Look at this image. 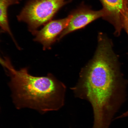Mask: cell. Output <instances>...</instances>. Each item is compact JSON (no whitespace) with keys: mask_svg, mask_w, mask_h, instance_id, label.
I'll return each instance as SVG.
<instances>
[{"mask_svg":"<svg viewBox=\"0 0 128 128\" xmlns=\"http://www.w3.org/2000/svg\"><path fill=\"white\" fill-rule=\"evenodd\" d=\"M116 58L111 42L98 34L93 56L81 69L78 82L71 88L76 97L90 102L93 110L92 128H109L124 103V92L117 83Z\"/></svg>","mask_w":128,"mask_h":128,"instance_id":"obj_1","label":"cell"},{"mask_svg":"<svg viewBox=\"0 0 128 128\" xmlns=\"http://www.w3.org/2000/svg\"><path fill=\"white\" fill-rule=\"evenodd\" d=\"M10 84L19 97L28 102L40 103L45 110H57L64 104L66 87L64 84L49 74L35 76L28 69L9 70Z\"/></svg>","mask_w":128,"mask_h":128,"instance_id":"obj_2","label":"cell"},{"mask_svg":"<svg viewBox=\"0 0 128 128\" xmlns=\"http://www.w3.org/2000/svg\"><path fill=\"white\" fill-rule=\"evenodd\" d=\"M68 2L66 0H30L17 16L18 20L28 24L29 30L34 34Z\"/></svg>","mask_w":128,"mask_h":128,"instance_id":"obj_3","label":"cell"},{"mask_svg":"<svg viewBox=\"0 0 128 128\" xmlns=\"http://www.w3.org/2000/svg\"><path fill=\"white\" fill-rule=\"evenodd\" d=\"M72 17L69 23L58 38L59 41L72 32L84 28L94 21L100 17H106V11L104 8L95 11L90 8L82 7L77 9L71 14Z\"/></svg>","mask_w":128,"mask_h":128,"instance_id":"obj_4","label":"cell"},{"mask_svg":"<svg viewBox=\"0 0 128 128\" xmlns=\"http://www.w3.org/2000/svg\"><path fill=\"white\" fill-rule=\"evenodd\" d=\"M72 17L70 14L65 18L48 22L42 29L34 34L36 36L34 40L40 43L44 50L50 49L68 26Z\"/></svg>","mask_w":128,"mask_h":128,"instance_id":"obj_5","label":"cell"},{"mask_svg":"<svg viewBox=\"0 0 128 128\" xmlns=\"http://www.w3.org/2000/svg\"><path fill=\"white\" fill-rule=\"evenodd\" d=\"M107 14L105 18L114 21L115 24H117L116 29L118 28V23L121 26L120 12L124 6V0H100Z\"/></svg>","mask_w":128,"mask_h":128,"instance_id":"obj_6","label":"cell"},{"mask_svg":"<svg viewBox=\"0 0 128 128\" xmlns=\"http://www.w3.org/2000/svg\"><path fill=\"white\" fill-rule=\"evenodd\" d=\"M21 0H0V27L4 32L10 35L13 40H15L10 28L8 16V9L12 5L19 4Z\"/></svg>","mask_w":128,"mask_h":128,"instance_id":"obj_7","label":"cell"},{"mask_svg":"<svg viewBox=\"0 0 128 128\" xmlns=\"http://www.w3.org/2000/svg\"><path fill=\"white\" fill-rule=\"evenodd\" d=\"M120 16L122 27L126 30L128 36V4L127 0L124 1Z\"/></svg>","mask_w":128,"mask_h":128,"instance_id":"obj_8","label":"cell"},{"mask_svg":"<svg viewBox=\"0 0 128 128\" xmlns=\"http://www.w3.org/2000/svg\"><path fill=\"white\" fill-rule=\"evenodd\" d=\"M4 32L2 30H1L0 31V33L2 32ZM0 64L4 67L5 68L7 69L8 70H9L12 68V66L10 62H9V60H4L0 56Z\"/></svg>","mask_w":128,"mask_h":128,"instance_id":"obj_9","label":"cell"},{"mask_svg":"<svg viewBox=\"0 0 128 128\" xmlns=\"http://www.w3.org/2000/svg\"><path fill=\"white\" fill-rule=\"evenodd\" d=\"M128 116V110L127 112H125L122 114L121 116H118V117L116 118V119H119L120 118L126 117Z\"/></svg>","mask_w":128,"mask_h":128,"instance_id":"obj_10","label":"cell"}]
</instances>
